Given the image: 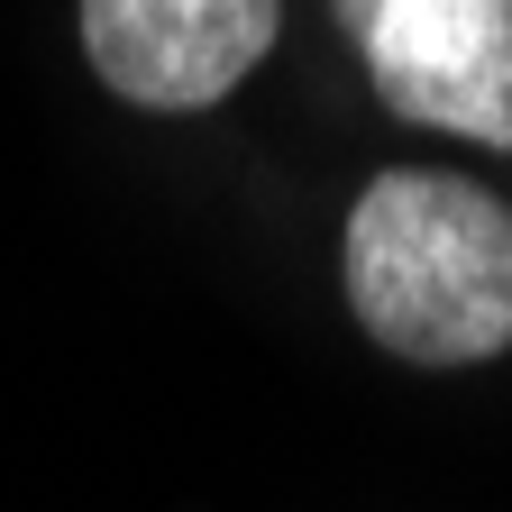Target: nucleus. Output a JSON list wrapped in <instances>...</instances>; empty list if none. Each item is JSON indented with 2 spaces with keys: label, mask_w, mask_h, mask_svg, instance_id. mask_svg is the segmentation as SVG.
<instances>
[{
  "label": "nucleus",
  "mask_w": 512,
  "mask_h": 512,
  "mask_svg": "<svg viewBox=\"0 0 512 512\" xmlns=\"http://www.w3.org/2000/svg\"><path fill=\"white\" fill-rule=\"evenodd\" d=\"M348 311L412 366H485L512 348V211L458 174H375L348 211Z\"/></svg>",
  "instance_id": "obj_1"
},
{
  "label": "nucleus",
  "mask_w": 512,
  "mask_h": 512,
  "mask_svg": "<svg viewBox=\"0 0 512 512\" xmlns=\"http://www.w3.org/2000/svg\"><path fill=\"white\" fill-rule=\"evenodd\" d=\"M284 0H83L92 74L138 110H211L275 46Z\"/></svg>",
  "instance_id": "obj_3"
},
{
  "label": "nucleus",
  "mask_w": 512,
  "mask_h": 512,
  "mask_svg": "<svg viewBox=\"0 0 512 512\" xmlns=\"http://www.w3.org/2000/svg\"><path fill=\"white\" fill-rule=\"evenodd\" d=\"M384 110L512 147V0H330Z\"/></svg>",
  "instance_id": "obj_2"
}]
</instances>
